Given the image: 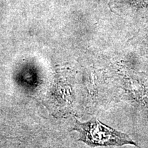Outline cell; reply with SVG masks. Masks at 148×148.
<instances>
[{"label": "cell", "instance_id": "1", "mask_svg": "<svg viewBox=\"0 0 148 148\" xmlns=\"http://www.w3.org/2000/svg\"><path fill=\"white\" fill-rule=\"evenodd\" d=\"M72 130L79 132V140L91 147H121L130 145L141 148L125 133L103 123L97 118L80 122L75 119Z\"/></svg>", "mask_w": 148, "mask_h": 148}]
</instances>
